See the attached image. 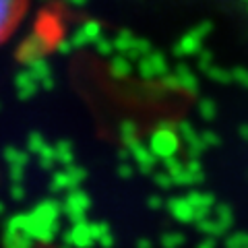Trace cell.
<instances>
[{
    "label": "cell",
    "instance_id": "obj_1",
    "mask_svg": "<svg viewBox=\"0 0 248 248\" xmlns=\"http://www.w3.org/2000/svg\"><path fill=\"white\" fill-rule=\"evenodd\" d=\"M29 0H0V46H4L25 19Z\"/></svg>",
    "mask_w": 248,
    "mask_h": 248
}]
</instances>
